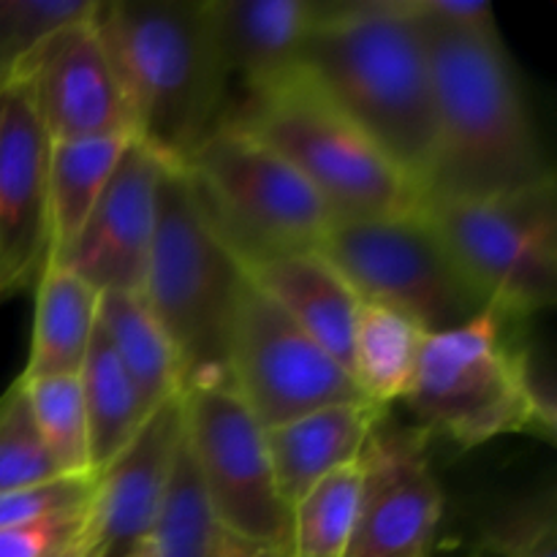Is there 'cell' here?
I'll list each match as a JSON object with an SVG mask.
<instances>
[{"label":"cell","mask_w":557,"mask_h":557,"mask_svg":"<svg viewBox=\"0 0 557 557\" xmlns=\"http://www.w3.org/2000/svg\"><path fill=\"white\" fill-rule=\"evenodd\" d=\"M297 74L422 194L435 147L433 65L408 0H319Z\"/></svg>","instance_id":"6da1fadb"},{"label":"cell","mask_w":557,"mask_h":557,"mask_svg":"<svg viewBox=\"0 0 557 557\" xmlns=\"http://www.w3.org/2000/svg\"><path fill=\"white\" fill-rule=\"evenodd\" d=\"M419 25L435 98V147L422 199H490L553 180L500 33Z\"/></svg>","instance_id":"7a4b0ae2"},{"label":"cell","mask_w":557,"mask_h":557,"mask_svg":"<svg viewBox=\"0 0 557 557\" xmlns=\"http://www.w3.org/2000/svg\"><path fill=\"white\" fill-rule=\"evenodd\" d=\"M92 25L128 101L134 139L183 161L228 112L205 0H96Z\"/></svg>","instance_id":"3957f363"},{"label":"cell","mask_w":557,"mask_h":557,"mask_svg":"<svg viewBox=\"0 0 557 557\" xmlns=\"http://www.w3.org/2000/svg\"><path fill=\"white\" fill-rule=\"evenodd\" d=\"M525 319L487 302L471 321L424 343L417 379L403 397L430 438L468 451L500 435L555 441V403L520 341Z\"/></svg>","instance_id":"277c9868"},{"label":"cell","mask_w":557,"mask_h":557,"mask_svg":"<svg viewBox=\"0 0 557 557\" xmlns=\"http://www.w3.org/2000/svg\"><path fill=\"white\" fill-rule=\"evenodd\" d=\"M243 283V267L212 226L188 172L166 161L139 294L177 348L183 389L226 375L228 326Z\"/></svg>","instance_id":"5b68a950"},{"label":"cell","mask_w":557,"mask_h":557,"mask_svg":"<svg viewBox=\"0 0 557 557\" xmlns=\"http://www.w3.org/2000/svg\"><path fill=\"white\" fill-rule=\"evenodd\" d=\"M223 120L286 158L321 196L335 223L411 215L422 205L417 185L297 71L245 92Z\"/></svg>","instance_id":"8992f818"},{"label":"cell","mask_w":557,"mask_h":557,"mask_svg":"<svg viewBox=\"0 0 557 557\" xmlns=\"http://www.w3.org/2000/svg\"><path fill=\"white\" fill-rule=\"evenodd\" d=\"M180 166L237 261L321 250L335 223L286 158L228 120H221Z\"/></svg>","instance_id":"52a82bcc"},{"label":"cell","mask_w":557,"mask_h":557,"mask_svg":"<svg viewBox=\"0 0 557 557\" xmlns=\"http://www.w3.org/2000/svg\"><path fill=\"white\" fill-rule=\"evenodd\" d=\"M422 215L487 302L520 319L557 297V183L490 199H422Z\"/></svg>","instance_id":"ba28073f"},{"label":"cell","mask_w":557,"mask_h":557,"mask_svg":"<svg viewBox=\"0 0 557 557\" xmlns=\"http://www.w3.org/2000/svg\"><path fill=\"white\" fill-rule=\"evenodd\" d=\"M185 444L218 522L250 547L292 557V509L272 471L267 430L228 375L183 389Z\"/></svg>","instance_id":"9c48e42d"},{"label":"cell","mask_w":557,"mask_h":557,"mask_svg":"<svg viewBox=\"0 0 557 557\" xmlns=\"http://www.w3.org/2000/svg\"><path fill=\"white\" fill-rule=\"evenodd\" d=\"M321 250L359 299L411 315L430 335L462 326L487 305L422 210L332 223Z\"/></svg>","instance_id":"30bf717a"},{"label":"cell","mask_w":557,"mask_h":557,"mask_svg":"<svg viewBox=\"0 0 557 557\" xmlns=\"http://www.w3.org/2000/svg\"><path fill=\"white\" fill-rule=\"evenodd\" d=\"M226 375L264 430L319 408L368 400L351 373L248 277L228 326Z\"/></svg>","instance_id":"8fae6325"},{"label":"cell","mask_w":557,"mask_h":557,"mask_svg":"<svg viewBox=\"0 0 557 557\" xmlns=\"http://www.w3.org/2000/svg\"><path fill=\"white\" fill-rule=\"evenodd\" d=\"M424 430L375 424L364 444L362 493L346 557H433L444 493L428 457Z\"/></svg>","instance_id":"7c38bea8"},{"label":"cell","mask_w":557,"mask_h":557,"mask_svg":"<svg viewBox=\"0 0 557 557\" xmlns=\"http://www.w3.org/2000/svg\"><path fill=\"white\" fill-rule=\"evenodd\" d=\"M49 147L25 71L0 76V305L49 267Z\"/></svg>","instance_id":"4fadbf2b"},{"label":"cell","mask_w":557,"mask_h":557,"mask_svg":"<svg viewBox=\"0 0 557 557\" xmlns=\"http://www.w3.org/2000/svg\"><path fill=\"white\" fill-rule=\"evenodd\" d=\"M16 69L30 79L49 141L134 136L128 101L92 11L49 33Z\"/></svg>","instance_id":"5bb4252c"},{"label":"cell","mask_w":557,"mask_h":557,"mask_svg":"<svg viewBox=\"0 0 557 557\" xmlns=\"http://www.w3.org/2000/svg\"><path fill=\"white\" fill-rule=\"evenodd\" d=\"M166 158L131 139L87 218L79 239L60 264L96 292H139L156 228V194Z\"/></svg>","instance_id":"9a60e30c"},{"label":"cell","mask_w":557,"mask_h":557,"mask_svg":"<svg viewBox=\"0 0 557 557\" xmlns=\"http://www.w3.org/2000/svg\"><path fill=\"white\" fill-rule=\"evenodd\" d=\"M183 435V395H177L150 411L136 438L96 473L90 522L98 557H128L147 542Z\"/></svg>","instance_id":"2e32d148"},{"label":"cell","mask_w":557,"mask_h":557,"mask_svg":"<svg viewBox=\"0 0 557 557\" xmlns=\"http://www.w3.org/2000/svg\"><path fill=\"white\" fill-rule=\"evenodd\" d=\"M212 38L228 82L245 92L275 85L297 71L319 22V0H205Z\"/></svg>","instance_id":"e0dca14e"},{"label":"cell","mask_w":557,"mask_h":557,"mask_svg":"<svg viewBox=\"0 0 557 557\" xmlns=\"http://www.w3.org/2000/svg\"><path fill=\"white\" fill-rule=\"evenodd\" d=\"M239 267L267 299L351 373L354 324L362 299L324 250L259 256Z\"/></svg>","instance_id":"ac0fdd59"},{"label":"cell","mask_w":557,"mask_h":557,"mask_svg":"<svg viewBox=\"0 0 557 557\" xmlns=\"http://www.w3.org/2000/svg\"><path fill=\"white\" fill-rule=\"evenodd\" d=\"M386 413L389 408L368 400L343 403L267 430L272 471L288 509L332 471L357 462L370 433Z\"/></svg>","instance_id":"d6986e66"},{"label":"cell","mask_w":557,"mask_h":557,"mask_svg":"<svg viewBox=\"0 0 557 557\" xmlns=\"http://www.w3.org/2000/svg\"><path fill=\"white\" fill-rule=\"evenodd\" d=\"M101 292L65 267H47L36 283L30 351L22 379L79 373L98 326Z\"/></svg>","instance_id":"ffe728a7"},{"label":"cell","mask_w":557,"mask_h":557,"mask_svg":"<svg viewBox=\"0 0 557 557\" xmlns=\"http://www.w3.org/2000/svg\"><path fill=\"white\" fill-rule=\"evenodd\" d=\"M98 326L134 381L147 413L183 395L177 348L139 292H103Z\"/></svg>","instance_id":"44dd1931"},{"label":"cell","mask_w":557,"mask_h":557,"mask_svg":"<svg viewBox=\"0 0 557 557\" xmlns=\"http://www.w3.org/2000/svg\"><path fill=\"white\" fill-rule=\"evenodd\" d=\"M131 139L134 136L52 141L47 180L49 239H52L49 267L60 264L74 248Z\"/></svg>","instance_id":"7402d4cb"},{"label":"cell","mask_w":557,"mask_h":557,"mask_svg":"<svg viewBox=\"0 0 557 557\" xmlns=\"http://www.w3.org/2000/svg\"><path fill=\"white\" fill-rule=\"evenodd\" d=\"M428 337L411 315L362 299L351 341V375L362 395L381 408L403 400L417 379Z\"/></svg>","instance_id":"603a6c76"},{"label":"cell","mask_w":557,"mask_h":557,"mask_svg":"<svg viewBox=\"0 0 557 557\" xmlns=\"http://www.w3.org/2000/svg\"><path fill=\"white\" fill-rule=\"evenodd\" d=\"M79 384L90 435V466L98 473L136 438L150 413L101 326L92 332Z\"/></svg>","instance_id":"cb8c5ba5"},{"label":"cell","mask_w":557,"mask_h":557,"mask_svg":"<svg viewBox=\"0 0 557 557\" xmlns=\"http://www.w3.org/2000/svg\"><path fill=\"white\" fill-rule=\"evenodd\" d=\"M147 542L158 557H226L239 542L218 522L185 435Z\"/></svg>","instance_id":"d4e9b609"},{"label":"cell","mask_w":557,"mask_h":557,"mask_svg":"<svg viewBox=\"0 0 557 557\" xmlns=\"http://www.w3.org/2000/svg\"><path fill=\"white\" fill-rule=\"evenodd\" d=\"M362 466L351 462L321 479L292 509V557H346L357 522Z\"/></svg>","instance_id":"484cf974"},{"label":"cell","mask_w":557,"mask_h":557,"mask_svg":"<svg viewBox=\"0 0 557 557\" xmlns=\"http://www.w3.org/2000/svg\"><path fill=\"white\" fill-rule=\"evenodd\" d=\"M33 422L47 444L49 455L65 476H87L90 466V435H87L85 400L79 373L38 375L22 379Z\"/></svg>","instance_id":"4316f807"},{"label":"cell","mask_w":557,"mask_h":557,"mask_svg":"<svg viewBox=\"0 0 557 557\" xmlns=\"http://www.w3.org/2000/svg\"><path fill=\"white\" fill-rule=\"evenodd\" d=\"M60 476L65 473L49 455L33 422L25 386L16 379L0 395V493L33 487V484L52 482Z\"/></svg>","instance_id":"83f0119b"},{"label":"cell","mask_w":557,"mask_h":557,"mask_svg":"<svg viewBox=\"0 0 557 557\" xmlns=\"http://www.w3.org/2000/svg\"><path fill=\"white\" fill-rule=\"evenodd\" d=\"M479 557H557L555 490L504 511L479 539Z\"/></svg>","instance_id":"f1b7e54d"},{"label":"cell","mask_w":557,"mask_h":557,"mask_svg":"<svg viewBox=\"0 0 557 557\" xmlns=\"http://www.w3.org/2000/svg\"><path fill=\"white\" fill-rule=\"evenodd\" d=\"M92 9L96 0H0V76H9L49 33Z\"/></svg>","instance_id":"f546056e"},{"label":"cell","mask_w":557,"mask_h":557,"mask_svg":"<svg viewBox=\"0 0 557 557\" xmlns=\"http://www.w3.org/2000/svg\"><path fill=\"white\" fill-rule=\"evenodd\" d=\"M0 557H98L90 509L30 525L0 528Z\"/></svg>","instance_id":"4dcf8cb0"},{"label":"cell","mask_w":557,"mask_h":557,"mask_svg":"<svg viewBox=\"0 0 557 557\" xmlns=\"http://www.w3.org/2000/svg\"><path fill=\"white\" fill-rule=\"evenodd\" d=\"M92 495H96V473L60 476L33 487L0 493V528L30 525V522L90 509Z\"/></svg>","instance_id":"1f68e13d"},{"label":"cell","mask_w":557,"mask_h":557,"mask_svg":"<svg viewBox=\"0 0 557 557\" xmlns=\"http://www.w3.org/2000/svg\"><path fill=\"white\" fill-rule=\"evenodd\" d=\"M408 9L428 25L462 33H500L487 0H408Z\"/></svg>","instance_id":"d6a6232c"},{"label":"cell","mask_w":557,"mask_h":557,"mask_svg":"<svg viewBox=\"0 0 557 557\" xmlns=\"http://www.w3.org/2000/svg\"><path fill=\"white\" fill-rule=\"evenodd\" d=\"M226 557H286V555L270 553V549H261V547H250V544L245 542H234V547L228 549Z\"/></svg>","instance_id":"836d02e7"},{"label":"cell","mask_w":557,"mask_h":557,"mask_svg":"<svg viewBox=\"0 0 557 557\" xmlns=\"http://www.w3.org/2000/svg\"><path fill=\"white\" fill-rule=\"evenodd\" d=\"M128 557H158V553L150 547V542H145V544H139V547H136Z\"/></svg>","instance_id":"e575fe53"}]
</instances>
